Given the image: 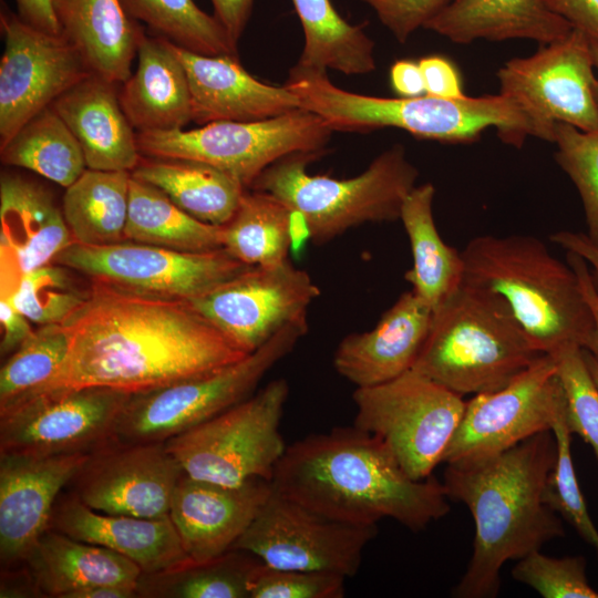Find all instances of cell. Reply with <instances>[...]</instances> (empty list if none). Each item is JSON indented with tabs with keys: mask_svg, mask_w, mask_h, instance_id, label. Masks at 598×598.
I'll use <instances>...</instances> for the list:
<instances>
[{
	"mask_svg": "<svg viewBox=\"0 0 598 598\" xmlns=\"http://www.w3.org/2000/svg\"><path fill=\"white\" fill-rule=\"evenodd\" d=\"M62 324L69 337L66 355L55 373L27 396L91 386L137 394L210 373L247 355L186 300L95 281L83 305Z\"/></svg>",
	"mask_w": 598,
	"mask_h": 598,
	"instance_id": "cell-1",
	"label": "cell"
},
{
	"mask_svg": "<svg viewBox=\"0 0 598 598\" xmlns=\"http://www.w3.org/2000/svg\"><path fill=\"white\" fill-rule=\"evenodd\" d=\"M271 485L321 515L358 526L389 517L420 532L450 512L441 482L432 475L413 480L379 437L355 425L287 446Z\"/></svg>",
	"mask_w": 598,
	"mask_h": 598,
	"instance_id": "cell-2",
	"label": "cell"
},
{
	"mask_svg": "<svg viewBox=\"0 0 598 598\" xmlns=\"http://www.w3.org/2000/svg\"><path fill=\"white\" fill-rule=\"evenodd\" d=\"M557 456L554 432L545 431L498 454L446 464V495L467 506L475 525L473 554L454 597H496L504 564L565 535L545 498Z\"/></svg>",
	"mask_w": 598,
	"mask_h": 598,
	"instance_id": "cell-3",
	"label": "cell"
},
{
	"mask_svg": "<svg viewBox=\"0 0 598 598\" xmlns=\"http://www.w3.org/2000/svg\"><path fill=\"white\" fill-rule=\"evenodd\" d=\"M285 85L299 99L301 109L318 115L333 131L369 132L394 127L417 138L450 144L476 142L494 127L501 140L520 147L535 128L512 97L498 93L460 99L381 97L334 85L327 71L295 65Z\"/></svg>",
	"mask_w": 598,
	"mask_h": 598,
	"instance_id": "cell-4",
	"label": "cell"
},
{
	"mask_svg": "<svg viewBox=\"0 0 598 598\" xmlns=\"http://www.w3.org/2000/svg\"><path fill=\"white\" fill-rule=\"evenodd\" d=\"M464 281L499 295L543 352L584 348L594 316L576 271L530 235H481L461 250Z\"/></svg>",
	"mask_w": 598,
	"mask_h": 598,
	"instance_id": "cell-5",
	"label": "cell"
},
{
	"mask_svg": "<svg viewBox=\"0 0 598 598\" xmlns=\"http://www.w3.org/2000/svg\"><path fill=\"white\" fill-rule=\"evenodd\" d=\"M542 354L499 295L463 281L433 311L412 369L475 395L504 388Z\"/></svg>",
	"mask_w": 598,
	"mask_h": 598,
	"instance_id": "cell-6",
	"label": "cell"
},
{
	"mask_svg": "<svg viewBox=\"0 0 598 598\" xmlns=\"http://www.w3.org/2000/svg\"><path fill=\"white\" fill-rule=\"evenodd\" d=\"M323 153L287 155L267 167L249 188L269 193L299 213L317 245L365 223L400 219L403 202L419 177L402 145H393L361 174L343 179L308 173L309 163Z\"/></svg>",
	"mask_w": 598,
	"mask_h": 598,
	"instance_id": "cell-7",
	"label": "cell"
},
{
	"mask_svg": "<svg viewBox=\"0 0 598 598\" xmlns=\"http://www.w3.org/2000/svg\"><path fill=\"white\" fill-rule=\"evenodd\" d=\"M289 384L276 379L218 415L167 441L188 476L225 486L271 482L287 445L280 432Z\"/></svg>",
	"mask_w": 598,
	"mask_h": 598,
	"instance_id": "cell-8",
	"label": "cell"
},
{
	"mask_svg": "<svg viewBox=\"0 0 598 598\" xmlns=\"http://www.w3.org/2000/svg\"><path fill=\"white\" fill-rule=\"evenodd\" d=\"M308 321L281 329L241 360L210 373L132 394L115 427L122 442H165L250 396L307 333Z\"/></svg>",
	"mask_w": 598,
	"mask_h": 598,
	"instance_id": "cell-9",
	"label": "cell"
},
{
	"mask_svg": "<svg viewBox=\"0 0 598 598\" xmlns=\"http://www.w3.org/2000/svg\"><path fill=\"white\" fill-rule=\"evenodd\" d=\"M331 134L318 115L299 109L261 121L142 132L136 133V141L142 156L205 163L249 188L267 167L287 155L324 152Z\"/></svg>",
	"mask_w": 598,
	"mask_h": 598,
	"instance_id": "cell-10",
	"label": "cell"
},
{
	"mask_svg": "<svg viewBox=\"0 0 598 598\" xmlns=\"http://www.w3.org/2000/svg\"><path fill=\"white\" fill-rule=\"evenodd\" d=\"M357 427L379 437L413 480L442 463L463 416V396L411 369L388 382L357 388Z\"/></svg>",
	"mask_w": 598,
	"mask_h": 598,
	"instance_id": "cell-11",
	"label": "cell"
},
{
	"mask_svg": "<svg viewBox=\"0 0 598 598\" xmlns=\"http://www.w3.org/2000/svg\"><path fill=\"white\" fill-rule=\"evenodd\" d=\"M52 262L95 282L140 295L186 301L250 267L224 248L187 252L132 240L104 246L73 241Z\"/></svg>",
	"mask_w": 598,
	"mask_h": 598,
	"instance_id": "cell-12",
	"label": "cell"
},
{
	"mask_svg": "<svg viewBox=\"0 0 598 598\" xmlns=\"http://www.w3.org/2000/svg\"><path fill=\"white\" fill-rule=\"evenodd\" d=\"M591 42L573 29L534 54L508 60L497 72L499 93L530 118L535 137L554 142L556 123L598 132Z\"/></svg>",
	"mask_w": 598,
	"mask_h": 598,
	"instance_id": "cell-13",
	"label": "cell"
},
{
	"mask_svg": "<svg viewBox=\"0 0 598 598\" xmlns=\"http://www.w3.org/2000/svg\"><path fill=\"white\" fill-rule=\"evenodd\" d=\"M567 405L556 360L544 353L504 388L466 401L442 463L482 458L551 431Z\"/></svg>",
	"mask_w": 598,
	"mask_h": 598,
	"instance_id": "cell-14",
	"label": "cell"
},
{
	"mask_svg": "<svg viewBox=\"0 0 598 598\" xmlns=\"http://www.w3.org/2000/svg\"><path fill=\"white\" fill-rule=\"evenodd\" d=\"M377 526H358L321 515L274 488L233 549L278 569L333 573L346 578L360 569Z\"/></svg>",
	"mask_w": 598,
	"mask_h": 598,
	"instance_id": "cell-15",
	"label": "cell"
},
{
	"mask_svg": "<svg viewBox=\"0 0 598 598\" xmlns=\"http://www.w3.org/2000/svg\"><path fill=\"white\" fill-rule=\"evenodd\" d=\"M131 395L91 386L23 398L0 412V453H92L115 440L117 420Z\"/></svg>",
	"mask_w": 598,
	"mask_h": 598,
	"instance_id": "cell-16",
	"label": "cell"
},
{
	"mask_svg": "<svg viewBox=\"0 0 598 598\" xmlns=\"http://www.w3.org/2000/svg\"><path fill=\"white\" fill-rule=\"evenodd\" d=\"M319 295L309 274L288 259L271 267L250 266L188 302L248 354L285 327L308 321V308Z\"/></svg>",
	"mask_w": 598,
	"mask_h": 598,
	"instance_id": "cell-17",
	"label": "cell"
},
{
	"mask_svg": "<svg viewBox=\"0 0 598 598\" xmlns=\"http://www.w3.org/2000/svg\"><path fill=\"white\" fill-rule=\"evenodd\" d=\"M4 50L0 60V146L63 93L91 74L61 35L38 30L2 8Z\"/></svg>",
	"mask_w": 598,
	"mask_h": 598,
	"instance_id": "cell-18",
	"label": "cell"
},
{
	"mask_svg": "<svg viewBox=\"0 0 598 598\" xmlns=\"http://www.w3.org/2000/svg\"><path fill=\"white\" fill-rule=\"evenodd\" d=\"M184 471L165 442L113 440L89 454L68 486L90 508L116 515H169Z\"/></svg>",
	"mask_w": 598,
	"mask_h": 598,
	"instance_id": "cell-19",
	"label": "cell"
},
{
	"mask_svg": "<svg viewBox=\"0 0 598 598\" xmlns=\"http://www.w3.org/2000/svg\"><path fill=\"white\" fill-rule=\"evenodd\" d=\"M90 453L33 456L0 453L1 569L24 564L50 528L61 491Z\"/></svg>",
	"mask_w": 598,
	"mask_h": 598,
	"instance_id": "cell-20",
	"label": "cell"
},
{
	"mask_svg": "<svg viewBox=\"0 0 598 598\" xmlns=\"http://www.w3.org/2000/svg\"><path fill=\"white\" fill-rule=\"evenodd\" d=\"M271 492V482L261 478L225 486L183 473L172 497L169 517L188 557L204 563L233 549Z\"/></svg>",
	"mask_w": 598,
	"mask_h": 598,
	"instance_id": "cell-21",
	"label": "cell"
},
{
	"mask_svg": "<svg viewBox=\"0 0 598 598\" xmlns=\"http://www.w3.org/2000/svg\"><path fill=\"white\" fill-rule=\"evenodd\" d=\"M73 241L48 189L18 174H1V297L14 290L23 274L51 264Z\"/></svg>",
	"mask_w": 598,
	"mask_h": 598,
	"instance_id": "cell-22",
	"label": "cell"
},
{
	"mask_svg": "<svg viewBox=\"0 0 598 598\" xmlns=\"http://www.w3.org/2000/svg\"><path fill=\"white\" fill-rule=\"evenodd\" d=\"M172 43V42H171ZM189 84L192 122H254L301 109L286 85L264 83L235 55H203L173 44Z\"/></svg>",
	"mask_w": 598,
	"mask_h": 598,
	"instance_id": "cell-23",
	"label": "cell"
},
{
	"mask_svg": "<svg viewBox=\"0 0 598 598\" xmlns=\"http://www.w3.org/2000/svg\"><path fill=\"white\" fill-rule=\"evenodd\" d=\"M433 309L411 289L369 331L350 333L333 354L336 371L357 388L388 382L411 370L426 340Z\"/></svg>",
	"mask_w": 598,
	"mask_h": 598,
	"instance_id": "cell-24",
	"label": "cell"
},
{
	"mask_svg": "<svg viewBox=\"0 0 598 598\" xmlns=\"http://www.w3.org/2000/svg\"><path fill=\"white\" fill-rule=\"evenodd\" d=\"M50 528L99 545L134 561L143 574L166 570L192 560L169 515L144 518L96 512L74 494H60Z\"/></svg>",
	"mask_w": 598,
	"mask_h": 598,
	"instance_id": "cell-25",
	"label": "cell"
},
{
	"mask_svg": "<svg viewBox=\"0 0 598 598\" xmlns=\"http://www.w3.org/2000/svg\"><path fill=\"white\" fill-rule=\"evenodd\" d=\"M118 86L89 74L52 104L80 143L90 169L132 172L142 158Z\"/></svg>",
	"mask_w": 598,
	"mask_h": 598,
	"instance_id": "cell-26",
	"label": "cell"
},
{
	"mask_svg": "<svg viewBox=\"0 0 598 598\" xmlns=\"http://www.w3.org/2000/svg\"><path fill=\"white\" fill-rule=\"evenodd\" d=\"M137 66L118 86L121 106L136 133L184 128L192 122L185 68L169 41L145 33Z\"/></svg>",
	"mask_w": 598,
	"mask_h": 598,
	"instance_id": "cell-27",
	"label": "cell"
},
{
	"mask_svg": "<svg viewBox=\"0 0 598 598\" xmlns=\"http://www.w3.org/2000/svg\"><path fill=\"white\" fill-rule=\"evenodd\" d=\"M61 35L78 51L91 74L121 85L145 29L121 0H52Z\"/></svg>",
	"mask_w": 598,
	"mask_h": 598,
	"instance_id": "cell-28",
	"label": "cell"
},
{
	"mask_svg": "<svg viewBox=\"0 0 598 598\" xmlns=\"http://www.w3.org/2000/svg\"><path fill=\"white\" fill-rule=\"evenodd\" d=\"M424 29L460 44L524 39L542 45L573 30L545 0H453Z\"/></svg>",
	"mask_w": 598,
	"mask_h": 598,
	"instance_id": "cell-29",
	"label": "cell"
},
{
	"mask_svg": "<svg viewBox=\"0 0 598 598\" xmlns=\"http://www.w3.org/2000/svg\"><path fill=\"white\" fill-rule=\"evenodd\" d=\"M23 565L42 596L56 598L100 585L136 587L143 574L125 556L52 528L41 535Z\"/></svg>",
	"mask_w": 598,
	"mask_h": 598,
	"instance_id": "cell-30",
	"label": "cell"
},
{
	"mask_svg": "<svg viewBox=\"0 0 598 598\" xmlns=\"http://www.w3.org/2000/svg\"><path fill=\"white\" fill-rule=\"evenodd\" d=\"M434 195L432 183L415 186L404 199L400 214L413 259L404 279L433 311L464 281L461 250L447 245L435 225Z\"/></svg>",
	"mask_w": 598,
	"mask_h": 598,
	"instance_id": "cell-31",
	"label": "cell"
},
{
	"mask_svg": "<svg viewBox=\"0 0 598 598\" xmlns=\"http://www.w3.org/2000/svg\"><path fill=\"white\" fill-rule=\"evenodd\" d=\"M131 175L166 194L194 218L227 224L247 188L231 175L205 163L142 156Z\"/></svg>",
	"mask_w": 598,
	"mask_h": 598,
	"instance_id": "cell-32",
	"label": "cell"
},
{
	"mask_svg": "<svg viewBox=\"0 0 598 598\" xmlns=\"http://www.w3.org/2000/svg\"><path fill=\"white\" fill-rule=\"evenodd\" d=\"M303 31V48L296 65L346 75L374 71V42L362 24H351L331 0H291Z\"/></svg>",
	"mask_w": 598,
	"mask_h": 598,
	"instance_id": "cell-33",
	"label": "cell"
},
{
	"mask_svg": "<svg viewBox=\"0 0 598 598\" xmlns=\"http://www.w3.org/2000/svg\"><path fill=\"white\" fill-rule=\"evenodd\" d=\"M131 176L87 168L65 188L62 212L74 241L104 246L126 240Z\"/></svg>",
	"mask_w": 598,
	"mask_h": 598,
	"instance_id": "cell-34",
	"label": "cell"
},
{
	"mask_svg": "<svg viewBox=\"0 0 598 598\" xmlns=\"http://www.w3.org/2000/svg\"><path fill=\"white\" fill-rule=\"evenodd\" d=\"M126 240L178 251L223 248V227L200 221L157 187L131 176Z\"/></svg>",
	"mask_w": 598,
	"mask_h": 598,
	"instance_id": "cell-35",
	"label": "cell"
},
{
	"mask_svg": "<svg viewBox=\"0 0 598 598\" xmlns=\"http://www.w3.org/2000/svg\"><path fill=\"white\" fill-rule=\"evenodd\" d=\"M261 563L249 551L230 549L208 561L142 574L136 590L144 598H250V582Z\"/></svg>",
	"mask_w": 598,
	"mask_h": 598,
	"instance_id": "cell-36",
	"label": "cell"
},
{
	"mask_svg": "<svg viewBox=\"0 0 598 598\" xmlns=\"http://www.w3.org/2000/svg\"><path fill=\"white\" fill-rule=\"evenodd\" d=\"M292 210L274 195L246 190L223 227V248L247 266H277L289 259Z\"/></svg>",
	"mask_w": 598,
	"mask_h": 598,
	"instance_id": "cell-37",
	"label": "cell"
},
{
	"mask_svg": "<svg viewBox=\"0 0 598 598\" xmlns=\"http://www.w3.org/2000/svg\"><path fill=\"white\" fill-rule=\"evenodd\" d=\"M2 164L31 171L64 188L86 169L80 143L52 106L0 146Z\"/></svg>",
	"mask_w": 598,
	"mask_h": 598,
	"instance_id": "cell-38",
	"label": "cell"
},
{
	"mask_svg": "<svg viewBox=\"0 0 598 598\" xmlns=\"http://www.w3.org/2000/svg\"><path fill=\"white\" fill-rule=\"evenodd\" d=\"M131 18L144 23L148 33L203 55H235L226 31L214 16L194 0H121Z\"/></svg>",
	"mask_w": 598,
	"mask_h": 598,
	"instance_id": "cell-39",
	"label": "cell"
},
{
	"mask_svg": "<svg viewBox=\"0 0 598 598\" xmlns=\"http://www.w3.org/2000/svg\"><path fill=\"white\" fill-rule=\"evenodd\" d=\"M69 349L62 323L43 324L12 353L0 370V411L44 384L59 369Z\"/></svg>",
	"mask_w": 598,
	"mask_h": 598,
	"instance_id": "cell-40",
	"label": "cell"
},
{
	"mask_svg": "<svg viewBox=\"0 0 598 598\" xmlns=\"http://www.w3.org/2000/svg\"><path fill=\"white\" fill-rule=\"evenodd\" d=\"M71 269L51 262L23 274L7 296L31 322L63 323L89 296L79 287Z\"/></svg>",
	"mask_w": 598,
	"mask_h": 598,
	"instance_id": "cell-41",
	"label": "cell"
},
{
	"mask_svg": "<svg viewBox=\"0 0 598 598\" xmlns=\"http://www.w3.org/2000/svg\"><path fill=\"white\" fill-rule=\"evenodd\" d=\"M555 159L576 186L584 207L588 238L598 246V132L556 123Z\"/></svg>",
	"mask_w": 598,
	"mask_h": 598,
	"instance_id": "cell-42",
	"label": "cell"
},
{
	"mask_svg": "<svg viewBox=\"0 0 598 598\" xmlns=\"http://www.w3.org/2000/svg\"><path fill=\"white\" fill-rule=\"evenodd\" d=\"M551 431L557 441L558 456L548 480L546 502L595 548L598 555V530L587 511L573 464L567 405L558 413Z\"/></svg>",
	"mask_w": 598,
	"mask_h": 598,
	"instance_id": "cell-43",
	"label": "cell"
},
{
	"mask_svg": "<svg viewBox=\"0 0 598 598\" xmlns=\"http://www.w3.org/2000/svg\"><path fill=\"white\" fill-rule=\"evenodd\" d=\"M567 398V423L598 457V389L588 371L582 348L568 344L551 354Z\"/></svg>",
	"mask_w": 598,
	"mask_h": 598,
	"instance_id": "cell-44",
	"label": "cell"
},
{
	"mask_svg": "<svg viewBox=\"0 0 598 598\" xmlns=\"http://www.w3.org/2000/svg\"><path fill=\"white\" fill-rule=\"evenodd\" d=\"M584 556L550 557L534 550L518 559L512 577L544 598H598L587 579Z\"/></svg>",
	"mask_w": 598,
	"mask_h": 598,
	"instance_id": "cell-45",
	"label": "cell"
},
{
	"mask_svg": "<svg viewBox=\"0 0 598 598\" xmlns=\"http://www.w3.org/2000/svg\"><path fill=\"white\" fill-rule=\"evenodd\" d=\"M346 577L326 571L272 568L261 563L250 582V598H342Z\"/></svg>",
	"mask_w": 598,
	"mask_h": 598,
	"instance_id": "cell-46",
	"label": "cell"
},
{
	"mask_svg": "<svg viewBox=\"0 0 598 598\" xmlns=\"http://www.w3.org/2000/svg\"><path fill=\"white\" fill-rule=\"evenodd\" d=\"M400 43H405L453 0H360Z\"/></svg>",
	"mask_w": 598,
	"mask_h": 598,
	"instance_id": "cell-47",
	"label": "cell"
},
{
	"mask_svg": "<svg viewBox=\"0 0 598 598\" xmlns=\"http://www.w3.org/2000/svg\"><path fill=\"white\" fill-rule=\"evenodd\" d=\"M417 62L425 95L447 100L465 96L461 74L451 60L442 55H427Z\"/></svg>",
	"mask_w": 598,
	"mask_h": 598,
	"instance_id": "cell-48",
	"label": "cell"
},
{
	"mask_svg": "<svg viewBox=\"0 0 598 598\" xmlns=\"http://www.w3.org/2000/svg\"><path fill=\"white\" fill-rule=\"evenodd\" d=\"M545 3L573 29L598 44V0H545Z\"/></svg>",
	"mask_w": 598,
	"mask_h": 598,
	"instance_id": "cell-49",
	"label": "cell"
},
{
	"mask_svg": "<svg viewBox=\"0 0 598 598\" xmlns=\"http://www.w3.org/2000/svg\"><path fill=\"white\" fill-rule=\"evenodd\" d=\"M1 357L12 354L33 332L30 320L24 317L8 297L0 300Z\"/></svg>",
	"mask_w": 598,
	"mask_h": 598,
	"instance_id": "cell-50",
	"label": "cell"
},
{
	"mask_svg": "<svg viewBox=\"0 0 598 598\" xmlns=\"http://www.w3.org/2000/svg\"><path fill=\"white\" fill-rule=\"evenodd\" d=\"M214 17L226 31L230 42L238 49V42L250 19L255 0H210Z\"/></svg>",
	"mask_w": 598,
	"mask_h": 598,
	"instance_id": "cell-51",
	"label": "cell"
},
{
	"mask_svg": "<svg viewBox=\"0 0 598 598\" xmlns=\"http://www.w3.org/2000/svg\"><path fill=\"white\" fill-rule=\"evenodd\" d=\"M566 260L576 271L594 316V328L582 349L588 350L598 359V295L591 280L589 266L582 257L571 251H567Z\"/></svg>",
	"mask_w": 598,
	"mask_h": 598,
	"instance_id": "cell-52",
	"label": "cell"
},
{
	"mask_svg": "<svg viewBox=\"0 0 598 598\" xmlns=\"http://www.w3.org/2000/svg\"><path fill=\"white\" fill-rule=\"evenodd\" d=\"M390 83L400 97L425 95L424 81L417 61L410 59L395 61L390 69Z\"/></svg>",
	"mask_w": 598,
	"mask_h": 598,
	"instance_id": "cell-53",
	"label": "cell"
},
{
	"mask_svg": "<svg viewBox=\"0 0 598 598\" xmlns=\"http://www.w3.org/2000/svg\"><path fill=\"white\" fill-rule=\"evenodd\" d=\"M549 239L566 251L575 252L587 261L598 295V246L586 234L569 230L556 231L549 236Z\"/></svg>",
	"mask_w": 598,
	"mask_h": 598,
	"instance_id": "cell-54",
	"label": "cell"
},
{
	"mask_svg": "<svg viewBox=\"0 0 598 598\" xmlns=\"http://www.w3.org/2000/svg\"><path fill=\"white\" fill-rule=\"evenodd\" d=\"M18 16L29 25L50 34H61L52 0H16Z\"/></svg>",
	"mask_w": 598,
	"mask_h": 598,
	"instance_id": "cell-55",
	"label": "cell"
},
{
	"mask_svg": "<svg viewBox=\"0 0 598 598\" xmlns=\"http://www.w3.org/2000/svg\"><path fill=\"white\" fill-rule=\"evenodd\" d=\"M43 597L25 565L1 569L0 597Z\"/></svg>",
	"mask_w": 598,
	"mask_h": 598,
	"instance_id": "cell-56",
	"label": "cell"
},
{
	"mask_svg": "<svg viewBox=\"0 0 598 598\" xmlns=\"http://www.w3.org/2000/svg\"><path fill=\"white\" fill-rule=\"evenodd\" d=\"M138 597L136 587L121 585H100L74 591L66 598H134Z\"/></svg>",
	"mask_w": 598,
	"mask_h": 598,
	"instance_id": "cell-57",
	"label": "cell"
},
{
	"mask_svg": "<svg viewBox=\"0 0 598 598\" xmlns=\"http://www.w3.org/2000/svg\"><path fill=\"white\" fill-rule=\"evenodd\" d=\"M582 355L588 371L598 389V359L586 349H582Z\"/></svg>",
	"mask_w": 598,
	"mask_h": 598,
	"instance_id": "cell-58",
	"label": "cell"
},
{
	"mask_svg": "<svg viewBox=\"0 0 598 598\" xmlns=\"http://www.w3.org/2000/svg\"><path fill=\"white\" fill-rule=\"evenodd\" d=\"M591 51H592L594 65L596 70L595 96L598 104V44H595L591 42Z\"/></svg>",
	"mask_w": 598,
	"mask_h": 598,
	"instance_id": "cell-59",
	"label": "cell"
}]
</instances>
